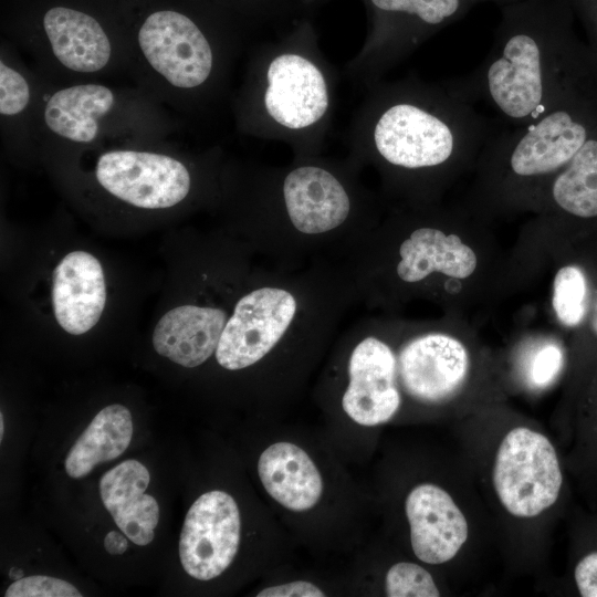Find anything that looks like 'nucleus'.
Wrapping results in <instances>:
<instances>
[{
    "mask_svg": "<svg viewBox=\"0 0 597 597\" xmlns=\"http://www.w3.org/2000/svg\"><path fill=\"white\" fill-rule=\"evenodd\" d=\"M501 8L493 45L451 91L483 103L513 127L533 123L572 94L569 15L564 0H520Z\"/></svg>",
    "mask_w": 597,
    "mask_h": 597,
    "instance_id": "1",
    "label": "nucleus"
},
{
    "mask_svg": "<svg viewBox=\"0 0 597 597\" xmlns=\"http://www.w3.org/2000/svg\"><path fill=\"white\" fill-rule=\"evenodd\" d=\"M572 94L537 121L490 136L474 167L472 211L533 210L542 189L590 137Z\"/></svg>",
    "mask_w": 597,
    "mask_h": 597,
    "instance_id": "2",
    "label": "nucleus"
},
{
    "mask_svg": "<svg viewBox=\"0 0 597 597\" xmlns=\"http://www.w3.org/2000/svg\"><path fill=\"white\" fill-rule=\"evenodd\" d=\"M492 135L474 105L452 91L439 94L432 107L401 101L386 108L374 129L379 155L407 170H438L459 177L475 167Z\"/></svg>",
    "mask_w": 597,
    "mask_h": 597,
    "instance_id": "3",
    "label": "nucleus"
},
{
    "mask_svg": "<svg viewBox=\"0 0 597 597\" xmlns=\"http://www.w3.org/2000/svg\"><path fill=\"white\" fill-rule=\"evenodd\" d=\"M492 481L505 511L530 519L556 503L564 475L551 440L534 429L515 427L498 447Z\"/></svg>",
    "mask_w": 597,
    "mask_h": 597,
    "instance_id": "4",
    "label": "nucleus"
},
{
    "mask_svg": "<svg viewBox=\"0 0 597 597\" xmlns=\"http://www.w3.org/2000/svg\"><path fill=\"white\" fill-rule=\"evenodd\" d=\"M475 369L471 339L459 328L417 335L396 355L398 388L425 405H443L458 398Z\"/></svg>",
    "mask_w": 597,
    "mask_h": 597,
    "instance_id": "5",
    "label": "nucleus"
},
{
    "mask_svg": "<svg viewBox=\"0 0 597 597\" xmlns=\"http://www.w3.org/2000/svg\"><path fill=\"white\" fill-rule=\"evenodd\" d=\"M241 519L234 499L220 490L200 495L187 512L179 540L185 572L210 580L232 563L240 544Z\"/></svg>",
    "mask_w": 597,
    "mask_h": 597,
    "instance_id": "6",
    "label": "nucleus"
},
{
    "mask_svg": "<svg viewBox=\"0 0 597 597\" xmlns=\"http://www.w3.org/2000/svg\"><path fill=\"white\" fill-rule=\"evenodd\" d=\"M96 178L118 199L144 209L170 208L190 189L187 168L172 157L135 150H113L100 156Z\"/></svg>",
    "mask_w": 597,
    "mask_h": 597,
    "instance_id": "7",
    "label": "nucleus"
},
{
    "mask_svg": "<svg viewBox=\"0 0 597 597\" xmlns=\"http://www.w3.org/2000/svg\"><path fill=\"white\" fill-rule=\"evenodd\" d=\"M473 228L464 212L454 228H417L399 247L397 275L404 282L416 283L439 274L457 290L473 283L485 263L476 241L469 235Z\"/></svg>",
    "mask_w": 597,
    "mask_h": 597,
    "instance_id": "8",
    "label": "nucleus"
},
{
    "mask_svg": "<svg viewBox=\"0 0 597 597\" xmlns=\"http://www.w3.org/2000/svg\"><path fill=\"white\" fill-rule=\"evenodd\" d=\"M295 312V298L282 289L262 287L244 295L226 323L217 362L229 370L255 364L276 345Z\"/></svg>",
    "mask_w": 597,
    "mask_h": 597,
    "instance_id": "9",
    "label": "nucleus"
},
{
    "mask_svg": "<svg viewBox=\"0 0 597 597\" xmlns=\"http://www.w3.org/2000/svg\"><path fill=\"white\" fill-rule=\"evenodd\" d=\"M137 38L148 63L174 86L190 88L208 78L212 52L187 15L174 10L154 11L144 20Z\"/></svg>",
    "mask_w": 597,
    "mask_h": 597,
    "instance_id": "10",
    "label": "nucleus"
},
{
    "mask_svg": "<svg viewBox=\"0 0 597 597\" xmlns=\"http://www.w3.org/2000/svg\"><path fill=\"white\" fill-rule=\"evenodd\" d=\"M533 210L543 212L562 238H597V137L590 136L570 163L548 181Z\"/></svg>",
    "mask_w": 597,
    "mask_h": 597,
    "instance_id": "11",
    "label": "nucleus"
},
{
    "mask_svg": "<svg viewBox=\"0 0 597 597\" xmlns=\"http://www.w3.org/2000/svg\"><path fill=\"white\" fill-rule=\"evenodd\" d=\"M349 384L342 406L362 426L389 421L399 410L401 394L396 380V354L376 337L363 339L348 363Z\"/></svg>",
    "mask_w": 597,
    "mask_h": 597,
    "instance_id": "12",
    "label": "nucleus"
},
{
    "mask_svg": "<svg viewBox=\"0 0 597 597\" xmlns=\"http://www.w3.org/2000/svg\"><path fill=\"white\" fill-rule=\"evenodd\" d=\"M415 555L426 564L452 559L468 540V521L452 496L432 483L413 488L405 502Z\"/></svg>",
    "mask_w": 597,
    "mask_h": 597,
    "instance_id": "13",
    "label": "nucleus"
},
{
    "mask_svg": "<svg viewBox=\"0 0 597 597\" xmlns=\"http://www.w3.org/2000/svg\"><path fill=\"white\" fill-rule=\"evenodd\" d=\"M264 103L281 125L297 129L317 122L326 112L328 96L321 71L308 60L283 54L268 70Z\"/></svg>",
    "mask_w": 597,
    "mask_h": 597,
    "instance_id": "14",
    "label": "nucleus"
},
{
    "mask_svg": "<svg viewBox=\"0 0 597 597\" xmlns=\"http://www.w3.org/2000/svg\"><path fill=\"white\" fill-rule=\"evenodd\" d=\"M106 302L100 261L85 251L66 254L54 269L52 303L60 326L72 335L88 332L98 322Z\"/></svg>",
    "mask_w": 597,
    "mask_h": 597,
    "instance_id": "15",
    "label": "nucleus"
},
{
    "mask_svg": "<svg viewBox=\"0 0 597 597\" xmlns=\"http://www.w3.org/2000/svg\"><path fill=\"white\" fill-rule=\"evenodd\" d=\"M149 481L146 467L134 459L123 461L100 480L105 509L128 540L139 546L154 540L159 522V505L145 493Z\"/></svg>",
    "mask_w": 597,
    "mask_h": 597,
    "instance_id": "16",
    "label": "nucleus"
},
{
    "mask_svg": "<svg viewBox=\"0 0 597 597\" xmlns=\"http://www.w3.org/2000/svg\"><path fill=\"white\" fill-rule=\"evenodd\" d=\"M283 192L289 217L303 233H323L338 227L350 209L339 181L318 167L305 166L291 171L284 180Z\"/></svg>",
    "mask_w": 597,
    "mask_h": 597,
    "instance_id": "17",
    "label": "nucleus"
},
{
    "mask_svg": "<svg viewBox=\"0 0 597 597\" xmlns=\"http://www.w3.org/2000/svg\"><path fill=\"white\" fill-rule=\"evenodd\" d=\"M226 318V313L219 308L196 305L175 307L155 326L154 348L180 366L197 367L216 353Z\"/></svg>",
    "mask_w": 597,
    "mask_h": 597,
    "instance_id": "18",
    "label": "nucleus"
},
{
    "mask_svg": "<svg viewBox=\"0 0 597 597\" xmlns=\"http://www.w3.org/2000/svg\"><path fill=\"white\" fill-rule=\"evenodd\" d=\"M258 472L269 495L291 511H307L322 496L320 471L294 443L276 442L268 447L259 458Z\"/></svg>",
    "mask_w": 597,
    "mask_h": 597,
    "instance_id": "19",
    "label": "nucleus"
},
{
    "mask_svg": "<svg viewBox=\"0 0 597 597\" xmlns=\"http://www.w3.org/2000/svg\"><path fill=\"white\" fill-rule=\"evenodd\" d=\"M43 29L55 57L67 69L92 73L111 56V43L100 22L86 12L56 6L43 17Z\"/></svg>",
    "mask_w": 597,
    "mask_h": 597,
    "instance_id": "20",
    "label": "nucleus"
},
{
    "mask_svg": "<svg viewBox=\"0 0 597 597\" xmlns=\"http://www.w3.org/2000/svg\"><path fill=\"white\" fill-rule=\"evenodd\" d=\"M133 437L130 411L114 404L103 408L70 449L64 468L73 479L86 476L98 463L118 458Z\"/></svg>",
    "mask_w": 597,
    "mask_h": 597,
    "instance_id": "21",
    "label": "nucleus"
},
{
    "mask_svg": "<svg viewBox=\"0 0 597 597\" xmlns=\"http://www.w3.org/2000/svg\"><path fill=\"white\" fill-rule=\"evenodd\" d=\"M114 104L109 88L81 84L54 93L46 102L44 119L55 134L77 143L92 142L98 130L97 119Z\"/></svg>",
    "mask_w": 597,
    "mask_h": 597,
    "instance_id": "22",
    "label": "nucleus"
},
{
    "mask_svg": "<svg viewBox=\"0 0 597 597\" xmlns=\"http://www.w3.org/2000/svg\"><path fill=\"white\" fill-rule=\"evenodd\" d=\"M374 7L404 25L431 32L462 19L474 6L470 0H370Z\"/></svg>",
    "mask_w": 597,
    "mask_h": 597,
    "instance_id": "23",
    "label": "nucleus"
},
{
    "mask_svg": "<svg viewBox=\"0 0 597 597\" xmlns=\"http://www.w3.org/2000/svg\"><path fill=\"white\" fill-rule=\"evenodd\" d=\"M388 597H438L440 590L431 574L422 566L400 562L392 565L386 575Z\"/></svg>",
    "mask_w": 597,
    "mask_h": 597,
    "instance_id": "24",
    "label": "nucleus"
},
{
    "mask_svg": "<svg viewBox=\"0 0 597 597\" xmlns=\"http://www.w3.org/2000/svg\"><path fill=\"white\" fill-rule=\"evenodd\" d=\"M565 363L566 352L561 342L553 338L538 342L525 362L527 383L534 388L547 387L557 378Z\"/></svg>",
    "mask_w": 597,
    "mask_h": 597,
    "instance_id": "25",
    "label": "nucleus"
},
{
    "mask_svg": "<svg viewBox=\"0 0 597 597\" xmlns=\"http://www.w3.org/2000/svg\"><path fill=\"white\" fill-rule=\"evenodd\" d=\"M6 597H81L82 594L66 580L35 575L15 579L7 589Z\"/></svg>",
    "mask_w": 597,
    "mask_h": 597,
    "instance_id": "26",
    "label": "nucleus"
},
{
    "mask_svg": "<svg viewBox=\"0 0 597 597\" xmlns=\"http://www.w3.org/2000/svg\"><path fill=\"white\" fill-rule=\"evenodd\" d=\"M573 346L582 383L597 362V289L584 325L573 336Z\"/></svg>",
    "mask_w": 597,
    "mask_h": 597,
    "instance_id": "27",
    "label": "nucleus"
},
{
    "mask_svg": "<svg viewBox=\"0 0 597 597\" xmlns=\"http://www.w3.org/2000/svg\"><path fill=\"white\" fill-rule=\"evenodd\" d=\"M30 101V88L24 77L15 70L0 63V113H21Z\"/></svg>",
    "mask_w": 597,
    "mask_h": 597,
    "instance_id": "28",
    "label": "nucleus"
},
{
    "mask_svg": "<svg viewBox=\"0 0 597 597\" xmlns=\"http://www.w3.org/2000/svg\"><path fill=\"white\" fill-rule=\"evenodd\" d=\"M574 582L583 597H597V549L584 554L575 564Z\"/></svg>",
    "mask_w": 597,
    "mask_h": 597,
    "instance_id": "29",
    "label": "nucleus"
},
{
    "mask_svg": "<svg viewBox=\"0 0 597 597\" xmlns=\"http://www.w3.org/2000/svg\"><path fill=\"white\" fill-rule=\"evenodd\" d=\"M258 597H323L325 594L316 585L297 580L262 589Z\"/></svg>",
    "mask_w": 597,
    "mask_h": 597,
    "instance_id": "30",
    "label": "nucleus"
},
{
    "mask_svg": "<svg viewBox=\"0 0 597 597\" xmlns=\"http://www.w3.org/2000/svg\"><path fill=\"white\" fill-rule=\"evenodd\" d=\"M583 407L597 418V362L580 384Z\"/></svg>",
    "mask_w": 597,
    "mask_h": 597,
    "instance_id": "31",
    "label": "nucleus"
},
{
    "mask_svg": "<svg viewBox=\"0 0 597 597\" xmlns=\"http://www.w3.org/2000/svg\"><path fill=\"white\" fill-rule=\"evenodd\" d=\"M127 536L118 531H111L104 538V547L112 555H122L128 548Z\"/></svg>",
    "mask_w": 597,
    "mask_h": 597,
    "instance_id": "32",
    "label": "nucleus"
},
{
    "mask_svg": "<svg viewBox=\"0 0 597 597\" xmlns=\"http://www.w3.org/2000/svg\"><path fill=\"white\" fill-rule=\"evenodd\" d=\"M587 12L593 21L597 24V0H575Z\"/></svg>",
    "mask_w": 597,
    "mask_h": 597,
    "instance_id": "33",
    "label": "nucleus"
},
{
    "mask_svg": "<svg viewBox=\"0 0 597 597\" xmlns=\"http://www.w3.org/2000/svg\"><path fill=\"white\" fill-rule=\"evenodd\" d=\"M473 4L475 3H479V2H493L495 4H498L499 7H502V6H505V4H509V3H512V2H516V1H520V0H470Z\"/></svg>",
    "mask_w": 597,
    "mask_h": 597,
    "instance_id": "34",
    "label": "nucleus"
},
{
    "mask_svg": "<svg viewBox=\"0 0 597 597\" xmlns=\"http://www.w3.org/2000/svg\"><path fill=\"white\" fill-rule=\"evenodd\" d=\"M9 575H10L11 578L19 579V578L22 577L23 572L21 569H18V568L13 567V568L10 569Z\"/></svg>",
    "mask_w": 597,
    "mask_h": 597,
    "instance_id": "35",
    "label": "nucleus"
},
{
    "mask_svg": "<svg viewBox=\"0 0 597 597\" xmlns=\"http://www.w3.org/2000/svg\"><path fill=\"white\" fill-rule=\"evenodd\" d=\"M3 415L1 413L0 415V439L2 440V437H3Z\"/></svg>",
    "mask_w": 597,
    "mask_h": 597,
    "instance_id": "36",
    "label": "nucleus"
}]
</instances>
